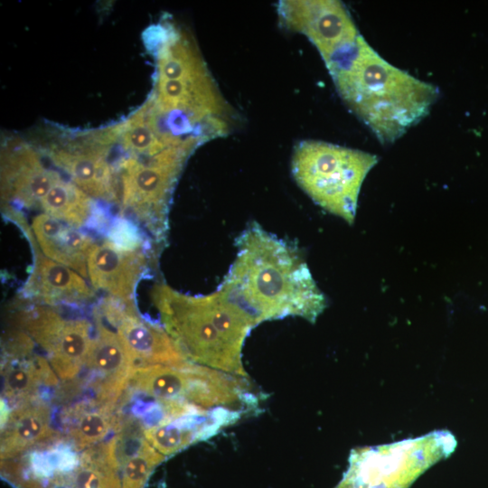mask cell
Instances as JSON below:
<instances>
[{"label": "cell", "instance_id": "obj_1", "mask_svg": "<svg viewBox=\"0 0 488 488\" xmlns=\"http://www.w3.org/2000/svg\"><path fill=\"white\" fill-rule=\"evenodd\" d=\"M235 247V259L217 289L256 325L287 316L316 321L327 301L296 244L252 221Z\"/></svg>", "mask_w": 488, "mask_h": 488}, {"label": "cell", "instance_id": "obj_2", "mask_svg": "<svg viewBox=\"0 0 488 488\" xmlns=\"http://www.w3.org/2000/svg\"><path fill=\"white\" fill-rule=\"evenodd\" d=\"M337 92L381 143H392L418 124L438 89L391 65L361 35L326 64Z\"/></svg>", "mask_w": 488, "mask_h": 488}, {"label": "cell", "instance_id": "obj_3", "mask_svg": "<svg viewBox=\"0 0 488 488\" xmlns=\"http://www.w3.org/2000/svg\"><path fill=\"white\" fill-rule=\"evenodd\" d=\"M146 40L155 55L151 94L174 128L211 140L227 136L236 113L222 97L192 36L164 21L148 29Z\"/></svg>", "mask_w": 488, "mask_h": 488}, {"label": "cell", "instance_id": "obj_4", "mask_svg": "<svg viewBox=\"0 0 488 488\" xmlns=\"http://www.w3.org/2000/svg\"><path fill=\"white\" fill-rule=\"evenodd\" d=\"M151 299L163 326L189 361L248 378L242 363L253 321L218 289L206 296L183 294L156 284Z\"/></svg>", "mask_w": 488, "mask_h": 488}, {"label": "cell", "instance_id": "obj_5", "mask_svg": "<svg viewBox=\"0 0 488 488\" xmlns=\"http://www.w3.org/2000/svg\"><path fill=\"white\" fill-rule=\"evenodd\" d=\"M377 162V155L361 150L303 140L294 147L291 171L317 205L352 224L361 184Z\"/></svg>", "mask_w": 488, "mask_h": 488}, {"label": "cell", "instance_id": "obj_6", "mask_svg": "<svg viewBox=\"0 0 488 488\" xmlns=\"http://www.w3.org/2000/svg\"><path fill=\"white\" fill-rule=\"evenodd\" d=\"M127 386L158 402H180L209 412L243 414L258 403L248 378L192 361L183 366H136Z\"/></svg>", "mask_w": 488, "mask_h": 488}, {"label": "cell", "instance_id": "obj_7", "mask_svg": "<svg viewBox=\"0 0 488 488\" xmlns=\"http://www.w3.org/2000/svg\"><path fill=\"white\" fill-rule=\"evenodd\" d=\"M197 148L175 145L156 155L128 149L121 159V216L142 224L164 240L168 229L170 200L187 158Z\"/></svg>", "mask_w": 488, "mask_h": 488}, {"label": "cell", "instance_id": "obj_8", "mask_svg": "<svg viewBox=\"0 0 488 488\" xmlns=\"http://www.w3.org/2000/svg\"><path fill=\"white\" fill-rule=\"evenodd\" d=\"M455 446L450 432L435 431L389 445L354 448L349 467L335 488H409Z\"/></svg>", "mask_w": 488, "mask_h": 488}, {"label": "cell", "instance_id": "obj_9", "mask_svg": "<svg viewBox=\"0 0 488 488\" xmlns=\"http://www.w3.org/2000/svg\"><path fill=\"white\" fill-rule=\"evenodd\" d=\"M18 321L46 352L56 377L72 380L85 367L93 339L86 319H67L52 308L37 305L19 314Z\"/></svg>", "mask_w": 488, "mask_h": 488}, {"label": "cell", "instance_id": "obj_10", "mask_svg": "<svg viewBox=\"0 0 488 488\" xmlns=\"http://www.w3.org/2000/svg\"><path fill=\"white\" fill-rule=\"evenodd\" d=\"M280 24L305 35L325 65L361 36L346 6L336 0H284L277 4Z\"/></svg>", "mask_w": 488, "mask_h": 488}, {"label": "cell", "instance_id": "obj_11", "mask_svg": "<svg viewBox=\"0 0 488 488\" xmlns=\"http://www.w3.org/2000/svg\"><path fill=\"white\" fill-rule=\"evenodd\" d=\"M99 308L136 366H183L191 361L164 327L140 317L133 301L109 296Z\"/></svg>", "mask_w": 488, "mask_h": 488}, {"label": "cell", "instance_id": "obj_12", "mask_svg": "<svg viewBox=\"0 0 488 488\" xmlns=\"http://www.w3.org/2000/svg\"><path fill=\"white\" fill-rule=\"evenodd\" d=\"M141 250H123L109 240L94 243L87 261L92 286L118 300L133 301L136 286L148 270Z\"/></svg>", "mask_w": 488, "mask_h": 488}, {"label": "cell", "instance_id": "obj_13", "mask_svg": "<svg viewBox=\"0 0 488 488\" xmlns=\"http://www.w3.org/2000/svg\"><path fill=\"white\" fill-rule=\"evenodd\" d=\"M94 317L96 332L85 368L99 375L96 380L98 402H117L136 365L116 331L104 324L97 310Z\"/></svg>", "mask_w": 488, "mask_h": 488}, {"label": "cell", "instance_id": "obj_14", "mask_svg": "<svg viewBox=\"0 0 488 488\" xmlns=\"http://www.w3.org/2000/svg\"><path fill=\"white\" fill-rule=\"evenodd\" d=\"M32 272L23 287L24 297L48 305H80L90 302L95 292L73 269L35 249Z\"/></svg>", "mask_w": 488, "mask_h": 488}, {"label": "cell", "instance_id": "obj_15", "mask_svg": "<svg viewBox=\"0 0 488 488\" xmlns=\"http://www.w3.org/2000/svg\"><path fill=\"white\" fill-rule=\"evenodd\" d=\"M32 229L43 255L89 277L87 261L94 244L89 236L45 213L33 217Z\"/></svg>", "mask_w": 488, "mask_h": 488}, {"label": "cell", "instance_id": "obj_16", "mask_svg": "<svg viewBox=\"0 0 488 488\" xmlns=\"http://www.w3.org/2000/svg\"><path fill=\"white\" fill-rule=\"evenodd\" d=\"M6 420L1 436L2 459L15 457L54 435L51 409L43 402H26L13 411Z\"/></svg>", "mask_w": 488, "mask_h": 488}, {"label": "cell", "instance_id": "obj_17", "mask_svg": "<svg viewBox=\"0 0 488 488\" xmlns=\"http://www.w3.org/2000/svg\"><path fill=\"white\" fill-rule=\"evenodd\" d=\"M39 206L43 212L73 227L97 224L103 218L92 198L60 175Z\"/></svg>", "mask_w": 488, "mask_h": 488}, {"label": "cell", "instance_id": "obj_18", "mask_svg": "<svg viewBox=\"0 0 488 488\" xmlns=\"http://www.w3.org/2000/svg\"><path fill=\"white\" fill-rule=\"evenodd\" d=\"M3 393L5 399L28 402L35 393L42 380L53 382L56 376L50 364L42 358L35 361L9 364L3 373Z\"/></svg>", "mask_w": 488, "mask_h": 488}, {"label": "cell", "instance_id": "obj_19", "mask_svg": "<svg viewBox=\"0 0 488 488\" xmlns=\"http://www.w3.org/2000/svg\"><path fill=\"white\" fill-rule=\"evenodd\" d=\"M115 401L98 402L97 408L89 411H80L69 430L70 442L77 450H84L96 446L110 432L117 427L114 414Z\"/></svg>", "mask_w": 488, "mask_h": 488}, {"label": "cell", "instance_id": "obj_20", "mask_svg": "<svg viewBox=\"0 0 488 488\" xmlns=\"http://www.w3.org/2000/svg\"><path fill=\"white\" fill-rule=\"evenodd\" d=\"M164 458L144 436L123 463L121 488H143L153 469Z\"/></svg>", "mask_w": 488, "mask_h": 488}, {"label": "cell", "instance_id": "obj_21", "mask_svg": "<svg viewBox=\"0 0 488 488\" xmlns=\"http://www.w3.org/2000/svg\"><path fill=\"white\" fill-rule=\"evenodd\" d=\"M108 239L114 246L123 250H138L145 244L140 229L125 217L114 220L108 230Z\"/></svg>", "mask_w": 488, "mask_h": 488}]
</instances>
